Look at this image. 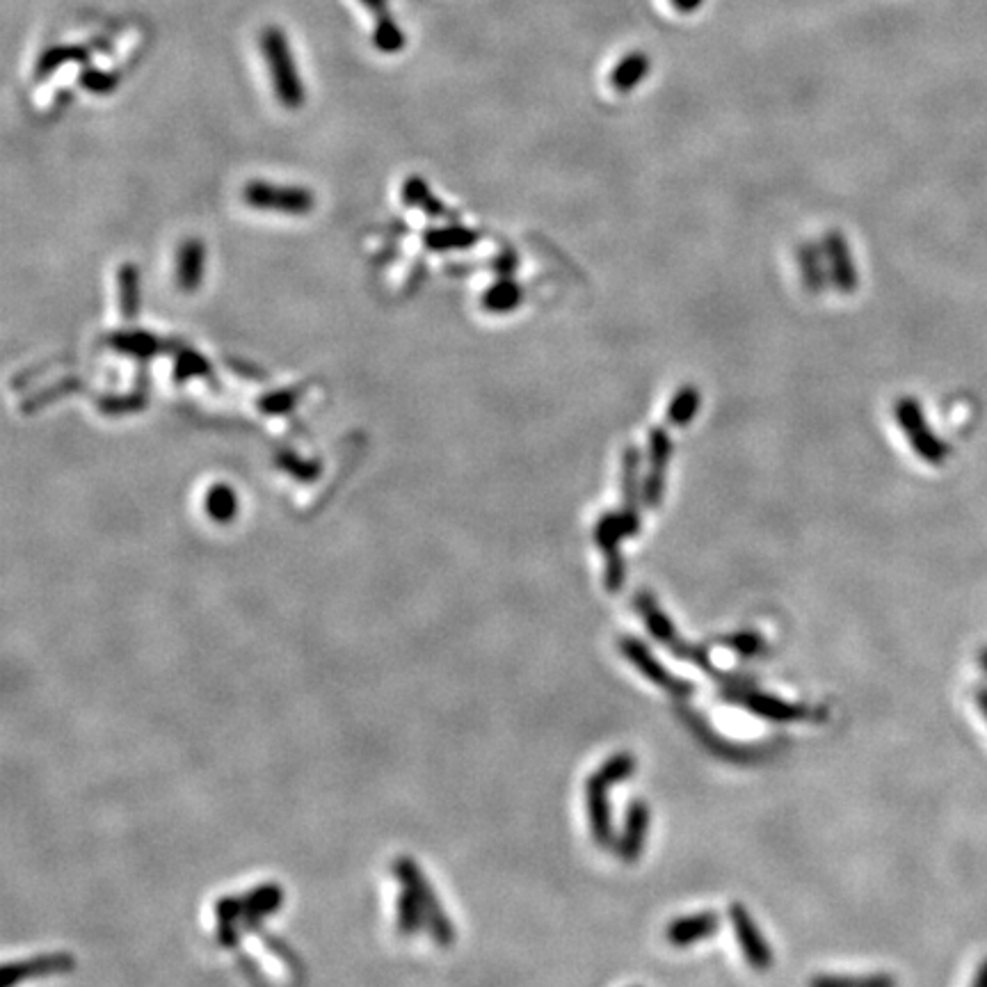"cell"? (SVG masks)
<instances>
[{
    "mask_svg": "<svg viewBox=\"0 0 987 987\" xmlns=\"http://www.w3.org/2000/svg\"><path fill=\"white\" fill-rule=\"evenodd\" d=\"M261 51L266 58L277 99L286 108H300L304 101V85L298 74V64L288 48L286 35L279 28H266L261 35Z\"/></svg>",
    "mask_w": 987,
    "mask_h": 987,
    "instance_id": "6da1fadb",
    "label": "cell"
},
{
    "mask_svg": "<svg viewBox=\"0 0 987 987\" xmlns=\"http://www.w3.org/2000/svg\"><path fill=\"white\" fill-rule=\"evenodd\" d=\"M679 718L684 720V725L690 729V734L697 738V743H700L706 752H711L713 757H718L722 761H732V764H757V761L766 759V750L759 748V745H741L727 741L725 736H720L716 729L706 722V718L700 716V711L688 709V706H679Z\"/></svg>",
    "mask_w": 987,
    "mask_h": 987,
    "instance_id": "7a4b0ae2",
    "label": "cell"
},
{
    "mask_svg": "<svg viewBox=\"0 0 987 987\" xmlns=\"http://www.w3.org/2000/svg\"><path fill=\"white\" fill-rule=\"evenodd\" d=\"M620 652L624 658L636 668L647 681H652L658 688H663L665 693H670L672 697H679V700H686V697L693 695L695 686L690 681H684L665 668L663 663H658V658L640 643L636 638H622L620 640Z\"/></svg>",
    "mask_w": 987,
    "mask_h": 987,
    "instance_id": "3957f363",
    "label": "cell"
},
{
    "mask_svg": "<svg viewBox=\"0 0 987 987\" xmlns=\"http://www.w3.org/2000/svg\"><path fill=\"white\" fill-rule=\"evenodd\" d=\"M729 921H732V926H734L736 942H738V946H741V953H743L745 962H748L754 972H759V974L770 972V967H773V962H775L773 949H770L766 937L761 935V930L757 926V921H754L752 912L745 908L743 903H734V905H729Z\"/></svg>",
    "mask_w": 987,
    "mask_h": 987,
    "instance_id": "277c9868",
    "label": "cell"
},
{
    "mask_svg": "<svg viewBox=\"0 0 987 987\" xmlns=\"http://www.w3.org/2000/svg\"><path fill=\"white\" fill-rule=\"evenodd\" d=\"M722 700L741 704L754 713L757 718H764L770 722H800L812 718V711L802 704H793L780 700L775 695L759 693V690H741V693H722Z\"/></svg>",
    "mask_w": 987,
    "mask_h": 987,
    "instance_id": "5b68a950",
    "label": "cell"
},
{
    "mask_svg": "<svg viewBox=\"0 0 987 987\" xmlns=\"http://www.w3.org/2000/svg\"><path fill=\"white\" fill-rule=\"evenodd\" d=\"M608 789H611V786L601 780L599 775H592L588 777V782H585V805H588L590 832L599 848H611L617 844Z\"/></svg>",
    "mask_w": 987,
    "mask_h": 987,
    "instance_id": "8992f818",
    "label": "cell"
},
{
    "mask_svg": "<svg viewBox=\"0 0 987 987\" xmlns=\"http://www.w3.org/2000/svg\"><path fill=\"white\" fill-rule=\"evenodd\" d=\"M649 823H652V814H649V807L645 800H633L627 816H624V830L617 839L615 850L620 855L622 862L633 864L638 862L645 853L647 844V834H649Z\"/></svg>",
    "mask_w": 987,
    "mask_h": 987,
    "instance_id": "52a82bcc",
    "label": "cell"
},
{
    "mask_svg": "<svg viewBox=\"0 0 987 987\" xmlns=\"http://www.w3.org/2000/svg\"><path fill=\"white\" fill-rule=\"evenodd\" d=\"M720 928V917L718 912H697L688 914V917L674 919L665 928V940L677 949H686V946L700 944L704 940H709L718 933Z\"/></svg>",
    "mask_w": 987,
    "mask_h": 987,
    "instance_id": "ba28073f",
    "label": "cell"
},
{
    "mask_svg": "<svg viewBox=\"0 0 987 987\" xmlns=\"http://www.w3.org/2000/svg\"><path fill=\"white\" fill-rule=\"evenodd\" d=\"M361 5L366 7L368 12H373L375 16V32H373V44L380 48L382 53H396L405 46V35L403 30L396 26V21L391 19L387 0H359Z\"/></svg>",
    "mask_w": 987,
    "mask_h": 987,
    "instance_id": "9c48e42d",
    "label": "cell"
},
{
    "mask_svg": "<svg viewBox=\"0 0 987 987\" xmlns=\"http://www.w3.org/2000/svg\"><path fill=\"white\" fill-rule=\"evenodd\" d=\"M649 74V58L645 53H629L627 58L615 64L611 74V85L617 92L627 94L633 87H638Z\"/></svg>",
    "mask_w": 987,
    "mask_h": 987,
    "instance_id": "30bf717a",
    "label": "cell"
},
{
    "mask_svg": "<svg viewBox=\"0 0 987 987\" xmlns=\"http://www.w3.org/2000/svg\"><path fill=\"white\" fill-rule=\"evenodd\" d=\"M247 197L252 199L254 204L261 206H282V208H298L307 204V195L300 190H282V188H270L263 186V183H254L247 190Z\"/></svg>",
    "mask_w": 987,
    "mask_h": 987,
    "instance_id": "8fae6325",
    "label": "cell"
},
{
    "mask_svg": "<svg viewBox=\"0 0 987 987\" xmlns=\"http://www.w3.org/2000/svg\"><path fill=\"white\" fill-rule=\"evenodd\" d=\"M90 58V51L85 46H55L48 48L42 55V60L37 62V76H48L51 71H55L62 64L67 62H85Z\"/></svg>",
    "mask_w": 987,
    "mask_h": 987,
    "instance_id": "7c38bea8",
    "label": "cell"
},
{
    "mask_svg": "<svg viewBox=\"0 0 987 987\" xmlns=\"http://www.w3.org/2000/svg\"><path fill=\"white\" fill-rule=\"evenodd\" d=\"M633 773H636V757L631 752H617L597 768L595 775H599L608 786H613L627 782L629 777H633Z\"/></svg>",
    "mask_w": 987,
    "mask_h": 987,
    "instance_id": "4fadbf2b",
    "label": "cell"
},
{
    "mask_svg": "<svg viewBox=\"0 0 987 987\" xmlns=\"http://www.w3.org/2000/svg\"><path fill=\"white\" fill-rule=\"evenodd\" d=\"M809 987H896L889 974L873 976H814Z\"/></svg>",
    "mask_w": 987,
    "mask_h": 987,
    "instance_id": "5bb4252c",
    "label": "cell"
},
{
    "mask_svg": "<svg viewBox=\"0 0 987 987\" xmlns=\"http://www.w3.org/2000/svg\"><path fill=\"white\" fill-rule=\"evenodd\" d=\"M725 645L729 649H734V652L743 658H754L766 652L764 640H761L757 633H738V636L727 638Z\"/></svg>",
    "mask_w": 987,
    "mask_h": 987,
    "instance_id": "9a60e30c",
    "label": "cell"
},
{
    "mask_svg": "<svg viewBox=\"0 0 987 987\" xmlns=\"http://www.w3.org/2000/svg\"><path fill=\"white\" fill-rule=\"evenodd\" d=\"M80 83H83L85 90H90L94 94H108L117 87L119 76L117 74H106V71L99 69H87L80 74Z\"/></svg>",
    "mask_w": 987,
    "mask_h": 987,
    "instance_id": "2e32d148",
    "label": "cell"
},
{
    "mask_svg": "<svg viewBox=\"0 0 987 987\" xmlns=\"http://www.w3.org/2000/svg\"><path fill=\"white\" fill-rule=\"evenodd\" d=\"M670 3H672V7H674V10H679V12H684V14H688V12H695V10H700V7H702V3H704V0H670Z\"/></svg>",
    "mask_w": 987,
    "mask_h": 987,
    "instance_id": "e0dca14e",
    "label": "cell"
},
{
    "mask_svg": "<svg viewBox=\"0 0 987 987\" xmlns=\"http://www.w3.org/2000/svg\"><path fill=\"white\" fill-rule=\"evenodd\" d=\"M974 700L978 704V709H981L983 718L987 720V686H976L974 688Z\"/></svg>",
    "mask_w": 987,
    "mask_h": 987,
    "instance_id": "ac0fdd59",
    "label": "cell"
},
{
    "mask_svg": "<svg viewBox=\"0 0 987 987\" xmlns=\"http://www.w3.org/2000/svg\"><path fill=\"white\" fill-rule=\"evenodd\" d=\"M972 987H987V958L981 962V965H978Z\"/></svg>",
    "mask_w": 987,
    "mask_h": 987,
    "instance_id": "d6986e66",
    "label": "cell"
},
{
    "mask_svg": "<svg viewBox=\"0 0 987 987\" xmlns=\"http://www.w3.org/2000/svg\"><path fill=\"white\" fill-rule=\"evenodd\" d=\"M981 668H983V670H985V674H987V647H983V649H981Z\"/></svg>",
    "mask_w": 987,
    "mask_h": 987,
    "instance_id": "ffe728a7",
    "label": "cell"
}]
</instances>
